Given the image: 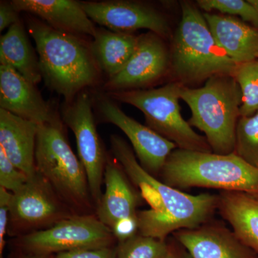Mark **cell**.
I'll return each mask as SVG.
<instances>
[{"label": "cell", "instance_id": "1", "mask_svg": "<svg viewBox=\"0 0 258 258\" xmlns=\"http://www.w3.org/2000/svg\"><path fill=\"white\" fill-rule=\"evenodd\" d=\"M29 35L35 41L42 79L47 87L71 103L80 93L99 84L100 71L83 36L56 30L42 20L29 18Z\"/></svg>", "mask_w": 258, "mask_h": 258}, {"label": "cell", "instance_id": "2", "mask_svg": "<svg viewBox=\"0 0 258 258\" xmlns=\"http://www.w3.org/2000/svg\"><path fill=\"white\" fill-rule=\"evenodd\" d=\"M160 181L174 189L205 187L258 196V169L235 153L217 154L176 149L166 159Z\"/></svg>", "mask_w": 258, "mask_h": 258}, {"label": "cell", "instance_id": "3", "mask_svg": "<svg viewBox=\"0 0 258 258\" xmlns=\"http://www.w3.org/2000/svg\"><path fill=\"white\" fill-rule=\"evenodd\" d=\"M181 99L191 110L188 123L205 133L212 152L223 155L235 152L242 94L233 76H214L198 88L183 86Z\"/></svg>", "mask_w": 258, "mask_h": 258}, {"label": "cell", "instance_id": "4", "mask_svg": "<svg viewBox=\"0 0 258 258\" xmlns=\"http://www.w3.org/2000/svg\"><path fill=\"white\" fill-rule=\"evenodd\" d=\"M181 18L173 37L171 66L186 86L220 75H231L237 64L219 46L203 13L189 2L181 3Z\"/></svg>", "mask_w": 258, "mask_h": 258}, {"label": "cell", "instance_id": "5", "mask_svg": "<svg viewBox=\"0 0 258 258\" xmlns=\"http://www.w3.org/2000/svg\"><path fill=\"white\" fill-rule=\"evenodd\" d=\"M63 124L38 125L35 166L64 203L77 215L95 206L84 166L70 147Z\"/></svg>", "mask_w": 258, "mask_h": 258}, {"label": "cell", "instance_id": "6", "mask_svg": "<svg viewBox=\"0 0 258 258\" xmlns=\"http://www.w3.org/2000/svg\"><path fill=\"white\" fill-rule=\"evenodd\" d=\"M183 86L174 82L152 89L105 93L114 101L140 110L147 126L175 144L178 149L212 152L206 138L196 133L181 114L179 101Z\"/></svg>", "mask_w": 258, "mask_h": 258}, {"label": "cell", "instance_id": "7", "mask_svg": "<svg viewBox=\"0 0 258 258\" xmlns=\"http://www.w3.org/2000/svg\"><path fill=\"white\" fill-rule=\"evenodd\" d=\"M16 239L15 244L23 253L35 255L108 247L116 240L112 231L92 214L73 215L50 228Z\"/></svg>", "mask_w": 258, "mask_h": 258}, {"label": "cell", "instance_id": "8", "mask_svg": "<svg viewBox=\"0 0 258 258\" xmlns=\"http://www.w3.org/2000/svg\"><path fill=\"white\" fill-rule=\"evenodd\" d=\"M77 215L37 172L10 200L8 233L21 237L50 228L64 219Z\"/></svg>", "mask_w": 258, "mask_h": 258}, {"label": "cell", "instance_id": "9", "mask_svg": "<svg viewBox=\"0 0 258 258\" xmlns=\"http://www.w3.org/2000/svg\"><path fill=\"white\" fill-rule=\"evenodd\" d=\"M93 98L86 91L71 103H64L62 120L74 132L80 161L87 174L90 193L95 208L101 200L108 157L97 132Z\"/></svg>", "mask_w": 258, "mask_h": 258}, {"label": "cell", "instance_id": "10", "mask_svg": "<svg viewBox=\"0 0 258 258\" xmlns=\"http://www.w3.org/2000/svg\"><path fill=\"white\" fill-rule=\"evenodd\" d=\"M96 111L102 121L112 123L125 134L141 166L154 176L159 175L176 144L142 124L124 112L106 93L96 96Z\"/></svg>", "mask_w": 258, "mask_h": 258}, {"label": "cell", "instance_id": "11", "mask_svg": "<svg viewBox=\"0 0 258 258\" xmlns=\"http://www.w3.org/2000/svg\"><path fill=\"white\" fill-rule=\"evenodd\" d=\"M171 64L164 39L152 32L138 36L136 50L124 69L103 85L105 93L144 89L164 77Z\"/></svg>", "mask_w": 258, "mask_h": 258}, {"label": "cell", "instance_id": "12", "mask_svg": "<svg viewBox=\"0 0 258 258\" xmlns=\"http://www.w3.org/2000/svg\"><path fill=\"white\" fill-rule=\"evenodd\" d=\"M88 18L111 31L133 34L146 29L165 39L170 33L167 19L152 7L132 1L81 2Z\"/></svg>", "mask_w": 258, "mask_h": 258}, {"label": "cell", "instance_id": "13", "mask_svg": "<svg viewBox=\"0 0 258 258\" xmlns=\"http://www.w3.org/2000/svg\"><path fill=\"white\" fill-rule=\"evenodd\" d=\"M0 108L38 125L63 123L36 86L7 63L0 64Z\"/></svg>", "mask_w": 258, "mask_h": 258}, {"label": "cell", "instance_id": "14", "mask_svg": "<svg viewBox=\"0 0 258 258\" xmlns=\"http://www.w3.org/2000/svg\"><path fill=\"white\" fill-rule=\"evenodd\" d=\"M173 236L192 258H258L232 232L220 224H204L198 228L176 231Z\"/></svg>", "mask_w": 258, "mask_h": 258}, {"label": "cell", "instance_id": "15", "mask_svg": "<svg viewBox=\"0 0 258 258\" xmlns=\"http://www.w3.org/2000/svg\"><path fill=\"white\" fill-rule=\"evenodd\" d=\"M121 166L108 157L104 173L105 191L96 208V215L110 230L122 222L138 220L139 197Z\"/></svg>", "mask_w": 258, "mask_h": 258}, {"label": "cell", "instance_id": "16", "mask_svg": "<svg viewBox=\"0 0 258 258\" xmlns=\"http://www.w3.org/2000/svg\"><path fill=\"white\" fill-rule=\"evenodd\" d=\"M19 13L25 12L41 19L51 28L58 31L94 37L97 28L85 10L81 2L74 0H13Z\"/></svg>", "mask_w": 258, "mask_h": 258}, {"label": "cell", "instance_id": "17", "mask_svg": "<svg viewBox=\"0 0 258 258\" xmlns=\"http://www.w3.org/2000/svg\"><path fill=\"white\" fill-rule=\"evenodd\" d=\"M38 125L0 108V148L29 177L37 173L35 148Z\"/></svg>", "mask_w": 258, "mask_h": 258}, {"label": "cell", "instance_id": "18", "mask_svg": "<svg viewBox=\"0 0 258 258\" xmlns=\"http://www.w3.org/2000/svg\"><path fill=\"white\" fill-rule=\"evenodd\" d=\"M219 46L237 64L258 59V30L237 18L204 13Z\"/></svg>", "mask_w": 258, "mask_h": 258}, {"label": "cell", "instance_id": "19", "mask_svg": "<svg viewBox=\"0 0 258 258\" xmlns=\"http://www.w3.org/2000/svg\"><path fill=\"white\" fill-rule=\"evenodd\" d=\"M222 216L244 244L258 253V196L236 191H222L218 196Z\"/></svg>", "mask_w": 258, "mask_h": 258}, {"label": "cell", "instance_id": "20", "mask_svg": "<svg viewBox=\"0 0 258 258\" xmlns=\"http://www.w3.org/2000/svg\"><path fill=\"white\" fill-rule=\"evenodd\" d=\"M91 49L97 64L107 80L120 73L133 55L138 42L134 34L97 28Z\"/></svg>", "mask_w": 258, "mask_h": 258}, {"label": "cell", "instance_id": "21", "mask_svg": "<svg viewBox=\"0 0 258 258\" xmlns=\"http://www.w3.org/2000/svg\"><path fill=\"white\" fill-rule=\"evenodd\" d=\"M7 63L34 85L41 82L40 62L21 20L0 38V64Z\"/></svg>", "mask_w": 258, "mask_h": 258}, {"label": "cell", "instance_id": "22", "mask_svg": "<svg viewBox=\"0 0 258 258\" xmlns=\"http://www.w3.org/2000/svg\"><path fill=\"white\" fill-rule=\"evenodd\" d=\"M232 76L242 94L241 117L253 115L258 111V60L237 64Z\"/></svg>", "mask_w": 258, "mask_h": 258}, {"label": "cell", "instance_id": "23", "mask_svg": "<svg viewBox=\"0 0 258 258\" xmlns=\"http://www.w3.org/2000/svg\"><path fill=\"white\" fill-rule=\"evenodd\" d=\"M235 154L258 169V111L240 117L236 128Z\"/></svg>", "mask_w": 258, "mask_h": 258}, {"label": "cell", "instance_id": "24", "mask_svg": "<svg viewBox=\"0 0 258 258\" xmlns=\"http://www.w3.org/2000/svg\"><path fill=\"white\" fill-rule=\"evenodd\" d=\"M167 249V240L138 233L118 242L116 258H164Z\"/></svg>", "mask_w": 258, "mask_h": 258}, {"label": "cell", "instance_id": "25", "mask_svg": "<svg viewBox=\"0 0 258 258\" xmlns=\"http://www.w3.org/2000/svg\"><path fill=\"white\" fill-rule=\"evenodd\" d=\"M198 5L205 11L216 10L222 14L237 15L258 28V11L249 1L244 0H199Z\"/></svg>", "mask_w": 258, "mask_h": 258}, {"label": "cell", "instance_id": "26", "mask_svg": "<svg viewBox=\"0 0 258 258\" xmlns=\"http://www.w3.org/2000/svg\"><path fill=\"white\" fill-rule=\"evenodd\" d=\"M29 178L10 161L0 148V187L15 193L28 182Z\"/></svg>", "mask_w": 258, "mask_h": 258}, {"label": "cell", "instance_id": "27", "mask_svg": "<svg viewBox=\"0 0 258 258\" xmlns=\"http://www.w3.org/2000/svg\"><path fill=\"white\" fill-rule=\"evenodd\" d=\"M54 258H116V247L76 249L55 254Z\"/></svg>", "mask_w": 258, "mask_h": 258}, {"label": "cell", "instance_id": "28", "mask_svg": "<svg viewBox=\"0 0 258 258\" xmlns=\"http://www.w3.org/2000/svg\"><path fill=\"white\" fill-rule=\"evenodd\" d=\"M12 193L0 187V256L3 257L5 247V236L8 234L10 221V200Z\"/></svg>", "mask_w": 258, "mask_h": 258}, {"label": "cell", "instance_id": "29", "mask_svg": "<svg viewBox=\"0 0 258 258\" xmlns=\"http://www.w3.org/2000/svg\"><path fill=\"white\" fill-rule=\"evenodd\" d=\"M20 13L17 11L12 2L1 1L0 3V31L20 21Z\"/></svg>", "mask_w": 258, "mask_h": 258}, {"label": "cell", "instance_id": "30", "mask_svg": "<svg viewBox=\"0 0 258 258\" xmlns=\"http://www.w3.org/2000/svg\"><path fill=\"white\" fill-rule=\"evenodd\" d=\"M168 249L164 258H192L189 252L175 237L167 240Z\"/></svg>", "mask_w": 258, "mask_h": 258}, {"label": "cell", "instance_id": "31", "mask_svg": "<svg viewBox=\"0 0 258 258\" xmlns=\"http://www.w3.org/2000/svg\"><path fill=\"white\" fill-rule=\"evenodd\" d=\"M55 255H35V254H29L24 253L23 255L18 258H54Z\"/></svg>", "mask_w": 258, "mask_h": 258}, {"label": "cell", "instance_id": "32", "mask_svg": "<svg viewBox=\"0 0 258 258\" xmlns=\"http://www.w3.org/2000/svg\"><path fill=\"white\" fill-rule=\"evenodd\" d=\"M249 3H251L253 6L254 8L258 11V0H248Z\"/></svg>", "mask_w": 258, "mask_h": 258}, {"label": "cell", "instance_id": "33", "mask_svg": "<svg viewBox=\"0 0 258 258\" xmlns=\"http://www.w3.org/2000/svg\"><path fill=\"white\" fill-rule=\"evenodd\" d=\"M257 60H258V59H257Z\"/></svg>", "mask_w": 258, "mask_h": 258}]
</instances>
